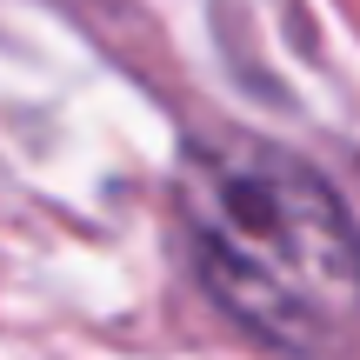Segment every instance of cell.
Returning <instances> with one entry per match:
<instances>
[{"mask_svg": "<svg viewBox=\"0 0 360 360\" xmlns=\"http://www.w3.org/2000/svg\"><path fill=\"white\" fill-rule=\"evenodd\" d=\"M174 214L200 287L287 360L354 347L360 274L334 180L267 141H207L180 160Z\"/></svg>", "mask_w": 360, "mask_h": 360, "instance_id": "1", "label": "cell"}]
</instances>
